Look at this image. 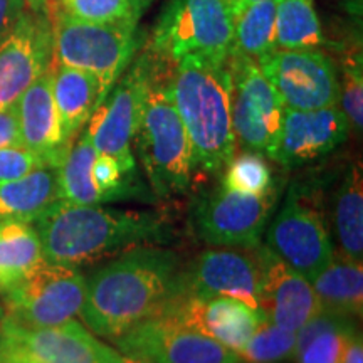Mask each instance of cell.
<instances>
[{
	"label": "cell",
	"instance_id": "cell-1",
	"mask_svg": "<svg viewBox=\"0 0 363 363\" xmlns=\"http://www.w3.org/2000/svg\"><path fill=\"white\" fill-rule=\"evenodd\" d=\"M180 281L179 254L155 246L128 249L86 278L79 315L93 333L115 340L162 315L180 293Z\"/></svg>",
	"mask_w": 363,
	"mask_h": 363
},
{
	"label": "cell",
	"instance_id": "cell-2",
	"mask_svg": "<svg viewBox=\"0 0 363 363\" xmlns=\"http://www.w3.org/2000/svg\"><path fill=\"white\" fill-rule=\"evenodd\" d=\"M49 264L78 267L138 246L167 242L170 230L155 212L54 202L33 222Z\"/></svg>",
	"mask_w": 363,
	"mask_h": 363
},
{
	"label": "cell",
	"instance_id": "cell-3",
	"mask_svg": "<svg viewBox=\"0 0 363 363\" xmlns=\"http://www.w3.org/2000/svg\"><path fill=\"white\" fill-rule=\"evenodd\" d=\"M172 91L192 145L194 167L219 174L235 152L227 61L194 54L180 57L174 65Z\"/></svg>",
	"mask_w": 363,
	"mask_h": 363
},
{
	"label": "cell",
	"instance_id": "cell-4",
	"mask_svg": "<svg viewBox=\"0 0 363 363\" xmlns=\"http://www.w3.org/2000/svg\"><path fill=\"white\" fill-rule=\"evenodd\" d=\"M152 51V72L135 135L143 170L158 197L185 194L194 175V155L187 130L177 111L172 74L174 61ZM175 65V62H174Z\"/></svg>",
	"mask_w": 363,
	"mask_h": 363
},
{
	"label": "cell",
	"instance_id": "cell-5",
	"mask_svg": "<svg viewBox=\"0 0 363 363\" xmlns=\"http://www.w3.org/2000/svg\"><path fill=\"white\" fill-rule=\"evenodd\" d=\"M54 13V61L56 65L71 66L96 76L99 81L98 108L138 51V19L98 24L72 19L61 11Z\"/></svg>",
	"mask_w": 363,
	"mask_h": 363
},
{
	"label": "cell",
	"instance_id": "cell-6",
	"mask_svg": "<svg viewBox=\"0 0 363 363\" xmlns=\"http://www.w3.org/2000/svg\"><path fill=\"white\" fill-rule=\"evenodd\" d=\"M233 40L234 19L227 0H169L150 48L174 62L190 54L227 61Z\"/></svg>",
	"mask_w": 363,
	"mask_h": 363
},
{
	"label": "cell",
	"instance_id": "cell-7",
	"mask_svg": "<svg viewBox=\"0 0 363 363\" xmlns=\"http://www.w3.org/2000/svg\"><path fill=\"white\" fill-rule=\"evenodd\" d=\"M230 120L238 143L246 152L271 155L278 140L284 104L262 74L256 59L230 52Z\"/></svg>",
	"mask_w": 363,
	"mask_h": 363
},
{
	"label": "cell",
	"instance_id": "cell-8",
	"mask_svg": "<svg viewBox=\"0 0 363 363\" xmlns=\"http://www.w3.org/2000/svg\"><path fill=\"white\" fill-rule=\"evenodd\" d=\"M152 51H145L89 116L88 133L96 153L110 155L126 172H136L131 152L152 72Z\"/></svg>",
	"mask_w": 363,
	"mask_h": 363
},
{
	"label": "cell",
	"instance_id": "cell-9",
	"mask_svg": "<svg viewBox=\"0 0 363 363\" xmlns=\"http://www.w3.org/2000/svg\"><path fill=\"white\" fill-rule=\"evenodd\" d=\"M84 294L86 278L78 267L44 262L2 296L7 320L26 328H49L79 315Z\"/></svg>",
	"mask_w": 363,
	"mask_h": 363
},
{
	"label": "cell",
	"instance_id": "cell-10",
	"mask_svg": "<svg viewBox=\"0 0 363 363\" xmlns=\"http://www.w3.org/2000/svg\"><path fill=\"white\" fill-rule=\"evenodd\" d=\"M278 190L261 195L219 187L203 192L192 207V224L203 242L220 247L254 249L274 207Z\"/></svg>",
	"mask_w": 363,
	"mask_h": 363
},
{
	"label": "cell",
	"instance_id": "cell-11",
	"mask_svg": "<svg viewBox=\"0 0 363 363\" xmlns=\"http://www.w3.org/2000/svg\"><path fill=\"white\" fill-rule=\"evenodd\" d=\"M120 353L147 363H233L238 353L172 315L147 318L115 338Z\"/></svg>",
	"mask_w": 363,
	"mask_h": 363
},
{
	"label": "cell",
	"instance_id": "cell-12",
	"mask_svg": "<svg viewBox=\"0 0 363 363\" xmlns=\"http://www.w3.org/2000/svg\"><path fill=\"white\" fill-rule=\"evenodd\" d=\"M257 65L284 108L320 110L340 101L337 66L320 49H274L257 59Z\"/></svg>",
	"mask_w": 363,
	"mask_h": 363
},
{
	"label": "cell",
	"instance_id": "cell-13",
	"mask_svg": "<svg viewBox=\"0 0 363 363\" xmlns=\"http://www.w3.org/2000/svg\"><path fill=\"white\" fill-rule=\"evenodd\" d=\"M52 61L54 35L48 9L26 11L12 33L0 43V110L17 104Z\"/></svg>",
	"mask_w": 363,
	"mask_h": 363
},
{
	"label": "cell",
	"instance_id": "cell-14",
	"mask_svg": "<svg viewBox=\"0 0 363 363\" xmlns=\"http://www.w3.org/2000/svg\"><path fill=\"white\" fill-rule=\"evenodd\" d=\"M267 247L310 283L333 261V246L323 219L294 190L267 229Z\"/></svg>",
	"mask_w": 363,
	"mask_h": 363
},
{
	"label": "cell",
	"instance_id": "cell-15",
	"mask_svg": "<svg viewBox=\"0 0 363 363\" xmlns=\"http://www.w3.org/2000/svg\"><path fill=\"white\" fill-rule=\"evenodd\" d=\"M261 262L254 249H208L187 271H182L179 294L194 298L230 296L261 310Z\"/></svg>",
	"mask_w": 363,
	"mask_h": 363
},
{
	"label": "cell",
	"instance_id": "cell-16",
	"mask_svg": "<svg viewBox=\"0 0 363 363\" xmlns=\"http://www.w3.org/2000/svg\"><path fill=\"white\" fill-rule=\"evenodd\" d=\"M350 121L337 106L320 110L284 108L278 140L269 158L291 169L320 160L347 142Z\"/></svg>",
	"mask_w": 363,
	"mask_h": 363
},
{
	"label": "cell",
	"instance_id": "cell-17",
	"mask_svg": "<svg viewBox=\"0 0 363 363\" xmlns=\"http://www.w3.org/2000/svg\"><path fill=\"white\" fill-rule=\"evenodd\" d=\"M163 313L235 353L269 318L262 310L230 296L194 298L187 294H177Z\"/></svg>",
	"mask_w": 363,
	"mask_h": 363
},
{
	"label": "cell",
	"instance_id": "cell-18",
	"mask_svg": "<svg viewBox=\"0 0 363 363\" xmlns=\"http://www.w3.org/2000/svg\"><path fill=\"white\" fill-rule=\"evenodd\" d=\"M261 262V310L272 323L288 331L305 326L318 311L320 301L310 281L286 264L267 246L254 247Z\"/></svg>",
	"mask_w": 363,
	"mask_h": 363
},
{
	"label": "cell",
	"instance_id": "cell-19",
	"mask_svg": "<svg viewBox=\"0 0 363 363\" xmlns=\"http://www.w3.org/2000/svg\"><path fill=\"white\" fill-rule=\"evenodd\" d=\"M0 335L43 363H104L113 350L74 320L49 328H26L6 318Z\"/></svg>",
	"mask_w": 363,
	"mask_h": 363
},
{
	"label": "cell",
	"instance_id": "cell-20",
	"mask_svg": "<svg viewBox=\"0 0 363 363\" xmlns=\"http://www.w3.org/2000/svg\"><path fill=\"white\" fill-rule=\"evenodd\" d=\"M22 147L59 167L72 142L65 136L52 94V66L24 91L17 101Z\"/></svg>",
	"mask_w": 363,
	"mask_h": 363
},
{
	"label": "cell",
	"instance_id": "cell-21",
	"mask_svg": "<svg viewBox=\"0 0 363 363\" xmlns=\"http://www.w3.org/2000/svg\"><path fill=\"white\" fill-rule=\"evenodd\" d=\"M61 201L57 167H40L21 179L0 182V222H33Z\"/></svg>",
	"mask_w": 363,
	"mask_h": 363
},
{
	"label": "cell",
	"instance_id": "cell-22",
	"mask_svg": "<svg viewBox=\"0 0 363 363\" xmlns=\"http://www.w3.org/2000/svg\"><path fill=\"white\" fill-rule=\"evenodd\" d=\"M52 94L62 131L72 142L96 108L99 81L88 71L56 65L52 67Z\"/></svg>",
	"mask_w": 363,
	"mask_h": 363
},
{
	"label": "cell",
	"instance_id": "cell-23",
	"mask_svg": "<svg viewBox=\"0 0 363 363\" xmlns=\"http://www.w3.org/2000/svg\"><path fill=\"white\" fill-rule=\"evenodd\" d=\"M355 318L320 310L296 331L298 363H342L345 348L357 333Z\"/></svg>",
	"mask_w": 363,
	"mask_h": 363
},
{
	"label": "cell",
	"instance_id": "cell-24",
	"mask_svg": "<svg viewBox=\"0 0 363 363\" xmlns=\"http://www.w3.org/2000/svg\"><path fill=\"white\" fill-rule=\"evenodd\" d=\"M44 262L43 246L33 224L0 222V294L11 291Z\"/></svg>",
	"mask_w": 363,
	"mask_h": 363
},
{
	"label": "cell",
	"instance_id": "cell-25",
	"mask_svg": "<svg viewBox=\"0 0 363 363\" xmlns=\"http://www.w3.org/2000/svg\"><path fill=\"white\" fill-rule=\"evenodd\" d=\"M321 310L345 316H362L363 267L352 259H333L311 281Z\"/></svg>",
	"mask_w": 363,
	"mask_h": 363
},
{
	"label": "cell",
	"instance_id": "cell-26",
	"mask_svg": "<svg viewBox=\"0 0 363 363\" xmlns=\"http://www.w3.org/2000/svg\"><path fill=\"white\" fill-rule=\"evenodd\" d=\"M335 227L345 256L362 262L363 256V177L360 167H352L343 177L335 203Z\"/></svg>",
	"mask_w": 363,
	"mask_h": 363
},
{
	"label": "cell",
	"instance_id": "cell-27",
	"mask_svg": "<svg viewBox=\"0 0 363 363\" xmlns=\"http://www.w3.org/2000/svg\"><path fill=\"white\" fill-rule=\"evenodd\" d=\"M96 158V150L91 143L88 133L81 135L71 145L66 157L57 167V184L61 201L78 206H98L103 203L101 195L91 179V167Z\"/></svg>",
	"mask_w": 363,
	"mask_h": 363
},
{
	"label": "cell",
	"instance_id": "cell-28",
	"mask_svg": "<svg viewBox=\"0 0 363 363\" xmlns=\"http://www.w3.org/2000/svg\"><path fill=\"white\" fill-rule=\"evenodd\" d=\"M323 43L313 0H276V49H318Z\"/></svg>",
	"mask_w": 363,
	"mask_h": 363
},
{
	"label": "cell",
	"instance_id": "cell-29",
	"mask_svg": "<svg viewBox=\"0 0 363 363\" xmlns=\"http://www.w3.org/2000/svg\"><path fill=\"white\" fill-rule=\"evenodd\" d=\"M276 49V0L252 4L234 17L233 51L259 59Z\"/></svg>",
	"mask_w": 363,
	"mask_h": 363
},
{
	"label": "cell",
	"instance_id": "cell-30",
	"mask_svg": "<svg viewBox=\"0 0 363 363\" xmlns=\"http://www.w3.org/2000/svg\"><path fill=\"white\" fill-rule=\"evenodd\" d=\"M296 333L281 328L267 318L238 355L249 363H278L294 357Z\"/></svg>",
	"mask_w": 363,
	"mask_h": 363
},
{
	"label": "cell",
	"instance_id": "cell-31",
	"mask_svg": "<svg viewBox=\"0 0 363 363\" xmlns=\"http://www.w3.org/2000/svg\"><path fill=\"white\" fill-rule=\"evenodd\" d=\"M222 172L224 175H222L220 185L233 192L261 195L274 187L271 169L261 153H242L233 158Z\"/></svg>",
	"mask_w": 363,
	"mask_h": 363
},
{
	"label": "cell",
	"instance_id": "cell-32",
	"mask_svg": "<svg viewBox=\"0 0 363 363\" xmlns=\"http://www.w3.org/2000/svg\"><path fill=\"white\" fill-rule=\"evenodd\" d=\"M59 11L72 19L98 24L140 17L130 0H59Z\"/></svg>",
	"mask_w": 363,
	"mask_h": 363
},
{
	"label": "cell",
	"instance_id": "cell-33",
	"mask_svg": "<svg viewBox=\"0 0 363 363\" xmlns=\"http://www.w3.org/2000/svg\"><path fill=\"white\" fill-rule=\"evenodd\" d=\"M360 49H352L343 62V81L340 83V101L350 126L362 131L363 126V72Z\"/></svg>",
	"mask_w": 363,
	"mask_h": 363
},
{
	"label": "cell",
	"instance_id": "cell-34",
	"mask_svg": "<svg viewBox=\"0 0 363 363\" xmlns=\"http://www.w3.org/2000/svg\"><path fill=\"white\" fill-rule=\"evenodd\" d=\"M40 167H52L26 147L0 148V182L21 179Z\"/></svg>",
	"mask_w": 363,
	"mask_h": 363
},
{
	"label": "cell",
	"instance_id": "cell-35",
	"mask_svg": "<svg viewBox=\"0 0 363 363\" xmlns=\"http://www.w3.org/2000/svg\"><path fill=\"white\" fill-rule=\"evenodd\" d=\"M6 147H22L17 104L0 110V148Z\"/></svg>",
	"mask_w": 363,
	"mask_h": 363
},
{
	"label": "cell",
	"instance_id": "cell-36",
	"mask_svg": "<svg viewBox=\"0 0 363 363\" xmlns=\"http://www.w3.org/2000/svg\"><path fill=\"white\" fill-rule=\"evenodd\" d=\"M26 11H29L26 0H0V43L12 33Z\"/></svg>",
	"mask_w": 363,
	"mask_h": 363
},
{
	"label": "cell",
	"instance_id": "cell-37",
	"mask_svg": "<svg viewBox=\"0 0 363 363\" xmlns=\"http://www.w3.org/2000/svg\"><path fill=\"white\" fill-rule=\"evenodd\" d=\"M0 363H43L0 335Z\"/></svg>",
	"mask_w": 363,
	"mask_h": 363
},
{
	"label": "cell",
	"instance_id": "cell-38",
	"mask_svg": "<svg viewBox=\"0 0 363 363\" xmlns=\"http://www.w3.org/2000/svg\"><path fill=\"white\" fill-rule=\"evenodd\" d=\"M342 363H363V345H362V335L357 331L350 338L347 348H345Z\"/></svg>",
	"mask_w": 363,
	"mask_h": 363
},
{
	"label": "cell",
	"instance_id": "cell-39",
	"mask_svg": "<svg viewBox=\"0 0 363 363\" xmlns=\"http://www.w3.org/2000/svg\"><path fill=\"white\" fill-rule=\"evenodd\" d=\"M257 2H264V0H227V4H229V9H230V13H233V19L235 16H239L244 9L252 6V4H257Z\"/></svg>",
	"mask_w": 363,
	"mask_h": 363
},
{
	"label": "cell",
	"instance_id": "cell-40",
	"mask_svg": "<svg viewBox=\"0 0 363 363\" xmlns=\"http://www.w3.org/2000/svg\"><path fill=\"white\" fill-rule=\"evenodd\" d=\"M104 363H147L143 360H138V358H133V357H126L123 353H118L115 350H111L110 355H108L106 362Z\"/></svg>",
	"mask_w": 363,
	"mask_h": 363
},
{
	"label": "cell",
	"instance_id": "cell-41",
	"mask_svg": "<svg viewBox=\"0 0 363 363\" xmlns=\"http://www.w3.org/2000/svg\"><path fill=\"white\" fill-rule=\"evenodd\" d=\"M27 9L33 12H40L45 11V6H48V0H26Z\"/></svg>",
	"mask_w": 363,
	"mask_h": 363
},
{
	"label": "cell",
	"instance_id": "cell-42",
	"mask_svg": "<svg viewBox=\"0 0 363 363\" xmlns=\"http://www.w3.org/2000/svg\"><path fill=\"white\" fill-rule=\"evenodd\" d=\"M130 2H131V6H133L135 12L138 13V16H142V12L150 6V2H152V0H130Z\"/></svg>",
	"mask_w": 363,
	"mask_h": 363
},
{
	"label": "cell",
	"instance_id": "cell-43",
	"mask_svg": "<svg viewBox=\"0 0 363 363\" xmlns=\"http://www.w3.org/2000/svg\"><path fill=\"white\" fill-rule=\"evenodd\" d=\"M4 320H6V308H4L2 303H0V326H2Z\"/></svg>",
	"mask_w": 363,
	"mask_h": 363
},
{
	"label": "cell",
	"instance_id": "cell-44",
	"mask_svg": "<svg viewBox=\"0 0 363 363\" xmlns=\"http://www.w3.org/2000/svg\"><path fill=\"white\" fill-rule=\"evenodd\" d=\"M233 363H249V362H246V360H242V358H240V360H238V362H233Z\"/></svg>",
	"mask_w": 363,
	"mask_h": 363
},
{
	"label": "cell",
	"instance_id": "cell-45",
	"mask_svg": "<svg viewBox=\"0 0 363 363\" xmlns=\"http://www.w3.org/2000/svg\"><path fill=\"white\" fill-rule=\"evenodd\" d=\"M48 2H52V0H48Z\"/></svg>",
	"mask_w": 363,
	"mask_h": 363
}]
</instances>
